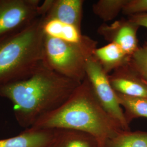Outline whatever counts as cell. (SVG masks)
I'll list each match as a JSON object with an SVG mask.
<instances>
[{"label": "cell", "mask_w": 147, "mask_h": 147, "mask_svg": "<svg viewBox=\"0 0 147 147\" xmlns=\"http://www.w3.org/2000/svg\"><path fill=\"white\" fill-rule=\"evenodd\" d=\"M55 135V129H25L19 135L0 139V147H49Z\"/></svg>", "instance_id": "cell-10"}, {"label": "cell", "mask_w": 147, "mask_h": 147, "mask_svg": "<svg viewBox=\"0 0 147 147\" xmlns=\"http://www.w3.org/2000/svg\"><path fill=\"white\" fill-rule=\"evenodd\" d=\"M43 23L40 16L21 31L0 39V86L26 78L42 63Z\"/></svg>", "instance_id": "cell-3"}, {"label": "cell", "mask_w": 147, "mask_h": 147, "mask_svg": "<svg viewBox=\"0 0 147 147\" xmlns=\"http://www.w3.org/2000/svg\"><path fill=\"white\" fill-rule=\"evenodd\" d=\"M129 65L147 83V38L142 47L131 56Z\"/></svg>", "instance_id": "cell-17"}, {"label": "cell", "mask_w": 147, "mask_h": 147, "mask_svg": "<svg viewBox=\"0 0 147 147\" xmlns=\"http://www.w3.org/2000/svg\"><path fill=\"white\" fill-rule=\"evenodd\" d=\"M86 78L89 81L94 95L100 105L124 130H130L124 111L119 104L116 91L113 88L109 79L100 64L92 56L86 64Z\"/></svg>", "instance_id": "cell-5"}, {"label": "cell", "mask_w": 147, "mask_h": 147, "mask_svg": "<svg viewBox=\"0 0 147 147\" xmlns=\"http://www.w3.org/2000/svg\"><path fill=\"white\" fill-rule=\"evenodd\" d=\"M49 147H98L94 137L77 130L55 129V135Z\"/></svg>", "instance_id": "cell-12"}, {"label": "cell", "mask_w": 147, "mask_h": 147, "mask_svg": "<svg viewBox=\"0 0 147 147\" xmlns=\"http://www.w3.org/2000/svg\"><path fill=\"white\" fill-rule=\"evenodd\" d=\"M128 19L140 27L147 28V13L130 16Z\"/></svg>", "instance_id": "cell-19"}, {"label": "cell", "mask_w": 147, "mask_h": 147, "mask_svg": "<svg viewBox=\"0 0 147 147\" xmlns=\"http://www.w3.org/2000/svg\"><path fill=\"white\" fill-rule=\"evenodd\" d=\"M127 0H99L93 5L95 15L104 22L115 19L122 12Z\"/></svg>", "instance_id": "cell-16"}, {"label": "cell", "mask_w": 147, "mask_h": 147, "mask_svg": "<svg viewBox=\"0 0 147 147\" xmlns=\"http://www.w3.org/2000/svg\"><path fill=\"white\" fill-rule=\"evenodd\" d=\"M121 13L129 16L147 13V0H127Z\"/></svg>", "instance_id": "cell-18"}, {"label": "cell", "mask_w": 147, "mask_h": 147, "mask_svg": "<svg viewBox=\"0 0 147 147\" xmlns=\"http://www.w3.org/2000/svg\"><path fill=\"white\" fill-rule=\"evenodd\" d=\"M97 45V41L85 35L78 42L45 35L42 63L56 73L81 84L86 78L87 62Z\"/></svg>", "instance_id": "cell-4"}, {"label": "cell", "mask_w": 147, "mask_h": 147, "mask_svg": "<svg viewBox=\"0 0 147 147\" xmlns=\"http://www.w3.org/2000/svg\"><path fill=\"white\" fill-rule=\"evenodd\" d=\"M113 88L117 93L129 96L147 98V83L129 65L117 69L109 75Z\"/></svg>", "instance_id": "cell-9"}, {"label": "cell", "mask_w": 147, "mask_h": 147, "mask_svg": "<svg viewBox=\"0 0 147 147\" xmlns=\"http://www.w3.org/2000/svg\"><path fill=\"white\" fill-rule=\"evenodd\" d=\"M32 127L84 132L94 137L98 147H104L109 139L124 130L100 105L86 78L65 102Z\"/></svg>", "instance_id": "cell-2"}, {"label": "cell", "mask_w": 147, "mask_h": 147, "mask_svg": "<svg viewBox=\"0 0 147 147\" xmlns=\"http://www.w3.org/2000/svg\"><path fill=\"white\" fill-rule=\"evenodd\" d=\"M83 0H46L41 3L40 15L44 20L56 19L81 30Z\"/></svg>", "instance_id": "cell-8"}, {"label": "cell", "mask_w": 147, "mask_h": 147, "mask_svg": "<svg viewBox=\"0 0 147 147\" xmlns=\"http://www.w3.org/2000/svg\"><path fill=\"white\" fill-rule=\"evenodd\" d=\"M93 56L108 75L117 69L128 65L131 57V56L113 42H109L104 47H97Z\"/></svg>", "instance_id": "cell-11"}, {"label": "cell", "mask_w": 147, "mask_h": 147, "mask_svg": "<svg viewBox=\"0 0 147 147\" xmlns=\"http://www.w3.org/2000/svg\"><path fill=\"white\" fill-rule=\"evenodd\" d=\"M80 84L42 63L26 78L0 86V96L11 101L16 120L27 129L62 105Z\"/></svg>", "instance_id": "cell-1"}, {"label": "cell", "mask_w": 147, "mask_h": 147, "mask_svg": "<svg viewBox=\"0 0 147 147\" xmlns=\"http://www.w3.org/2000/svg\"><path fill=\"white\" fill-rule=\"evenodd\" d=\"M39 0H0V39L20 31L40 16Z\"/></svg>", "instance_id": "cell-6"}, {"label": "cell", "mask_w": 147, "mask_h": 147, "mask_svg": "<svg viewBox=\"0 0 147 147\" xmlns=\"http://www.w3.org/2000/svg\"><path fill=\"white\" fill-rule=\"evenodd\" d=\"M42 29L46 36L67 42H79L84 36L78 27L56 19L44 20Z\"/></svg>", "instance_id": "cell-13"}, {"label": "cell", "mask_w": 147, "mask_h": 147, "mask_svg": "<svg viewBox=\"0 0 147 147\" xmlns=\"http://www.w3.org/2000/svg\"><path fill=\"white\" fill-rule=\"evenodd\" d=\"M117 95L129 124L136 118H147V98L129 96L118 93Z\"/></svg>", "instance_id": "cell-14"}, {"label": "cell", "mask_w": 147, "mask_h": 147, "mask_svg": "<svg viewBox=\"0 0 147 147\" xmlns=\"http://www.w3.org/2000/svg\"><path fill=\"white\" fill-rule=\"evenodd\" d=\"M139 27L129 19L122 18L110 25L105 23L101 25L97 32L106 40L117 44L131 56L139 47L137 36Z\"/></svg>", "instance_id": "cell-7"}, {"label": "cell", "mask_w": 147, "mask_h": 147, "mask_svg": "<svg viewBox=\"0 0 147 147\" xmlns=\"http://www.w3.org/2000/svg\"><path fill=\"white\" fill-rule=\"evenodd\" d=\"M104 147H147V132L122 130L109 139Z\"/></svg>", "instance_id": "cell-15"}]
</instances>
